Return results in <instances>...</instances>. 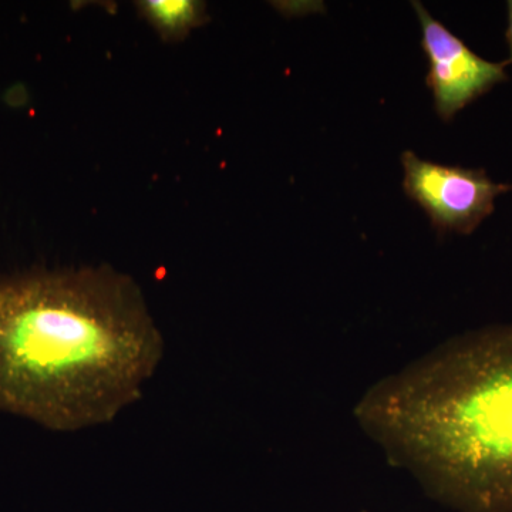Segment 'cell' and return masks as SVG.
I'll return each mask as SVG.
<instances>
[{"instance_id":"obj_1","label":"cell","mask_w":512,"mask_h":512,"mask_svg":"<svg viewBox=\"0 0 512 512\" xmlns=\"http://www.w3.org/2000/svg\"><path fill=\"white\" fill-rule=\"evenodd\" d=\"M164 339L109 266L0 279V410L55 431L110 423L156 373Z\"/></svg>"},{"instance_id":"obj_2","label":"cell","mask_w":512,"mask_h":512,"mask_svg":"<svg viewBox=\"0 0 512 512\" xmlns=\"http://www.w3.org/2000/svg\"><path fill=\"white\" fill-rule=\"evenodd\" d=\"M360 427L460 512H512V325L468 333L370 387Z\"/></svg>"},{"instance_id":"obj_3","label":"cell","mask_w":512,"mask_h":512,"mask_svg":"<svg viewBox=\"0 0 512 512\" xmlns=\"http://www.w3.org/2000/svg\"><path fill=\"white\" fill-rule=\"evenodd\" d=\"M402 164L404 192L440 234H473L493 214L498 195L512 191V184L494 183L480 168L433 163L413 151H404Z\"/></svg>"},{"instance_id":"obj_4","label":"cell","mask_w":512,"mask_h":512,"mask_svg":"<svg viewBox=\"0 0 512 512\" xmlns=\"http://www.w3.org/2000/svg\"><path fill=\"white\" fill-rule=\"evenodd\" d=\"M412 6L421 26V47L429 60L427 86L441 120H453L468 104L507 82L508 62H490L476 55L434 19L423 3L413 0Z\"/></svg>"},{"instance_id":"obj_5","label":"cell","mask_w":512,"mask_h":512,"mask_svg":"<svg viewBox=\"0 0 512 512\" xmlns=\"http://www.w3.org/2000/svg\"><path fill=\"white\" fill-rule=\"evenodd\" d=\"M138 12L164 42H183L208 20L207 5L198 0H143Z\"/></svg>"},{"instance_id":"obj_6","label":"cell","mask_w":512,"mask_h":512,"mask_svg":"<svg viewBox=\"0 0 512 512\" xmlns=\"http://www.w3.org/2000/svg\"><path fill=\"white\" fill-rule=\"evenodd\" d=\"M508 9V28H507V42L510 46V59L507 60L508 64L512 63V0L507 3Z\"/></svg>"}]
</instances>
